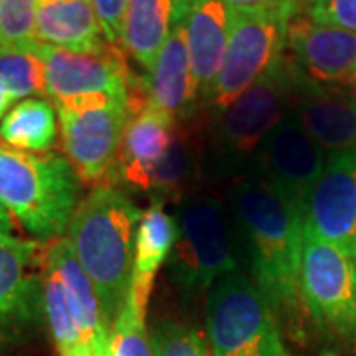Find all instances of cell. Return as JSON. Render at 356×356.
<instances>
[{"label":"cell","instance_id":"cell-35","mask_svg":"<svg viewBox=\"0 0 356 356\" xmlns=\"http://www.w3.org/2000/svg\"><path fill=\"white\" fill-rule=\"evenodd\" d=\"M13 216L0 206V232H8V234H13Z\"/></svg>","mask_w":356,"mask_h":356},{"label":"cell","instance_id":"cell-9","mask_svg":"<svg viewBox=\"0 0 356 356\" xmlns=\"http://www.w3.org/2000/svg\"><path fill=\"white\" fill-rule=\"evenodd\" d=\"M295 10H234L229 16L228 48L210 103L228 107L285 54L287 26Z\"/></svg>","mask_w":356,"mask_h":356},{"label":"cell","instance_id":"cell-4","mask_svg":"<svg viewBox=\"0 0 356 356\" xmlns=\"http://www.w3.org/2000/svg\"><path fill=\"white\" fill-rule=\"evenodd\" d=\"M293 65L283 54L238 99L216 111L206 154L212 177L250 175L261 140L289 113Z\"/></svg>","mask_w":356,"mask_h":356},{"label":"cell","instance_id":"cell-10","mask_svg":"<svg viewBox=\"0 0 356 356\" xmlns=\"http://www.w3.org/2000/svg\"><path fill=\"white\" fill-rule=\"evenodd\" d=\"M44 70H46V93L54 105L111 97L127 102L129 97L145 86V79H137L125 64L121 48L111 46L103 54H77L34 42Z\"/></svg>","mask_w":356,"mask_h":356},{"label":"cell","instance_id":"cell-22","mask_svg":"<svg viewBox=\"0 0 356 356\" xmlns=\"http://www.w3.org/2000/svg\"><path fill=\"white\" fill-rule=\"evenodd\" d=\"M175 8L177 0H129L121 46L147 72L170 32Z\"/></svg>","mask_w":356,"mask_h":356},{"label":"cell","instance_id":"cell-27","mask_svg":"<svg viewBox=\"0 0 356 356\" xmlns=\"http://www.w3.org/2000/svg\"><path fill=\"white\" fill-rule=\"evenodd\" d=\"M147 317H143L133 303L125 301L115 317L109 337L111 356H154L153 341L147 331Z\"/></svg>","mask_w":356,"mask_h":356},{"label":"cell","instance_id":"cell-12","mask_svg":"<svg viewBox=\"0 0 356 356\" xmlns=\"http://www.w3.org/2000/svg\"><path fill=\"white\" fill-rule=\"evenodd\" d=\"M305 228L356 259V149L329 154L303 204Z\"/></svg>","mask_w":356,"mask_h":356},{"label":"cell","instance_id":"cell-18","mask_svg":"<svg viewBox=\"0 0 356 356\" xmlns=\"http://www.w3.org/2000/svg\"><path fill=\"white\" fill-rule=\"evenodd\" d=\"M172 139L175 119L151 102L129 113L117 161V177L149 192L151 172L166 154Z\"/></svg>","mask_w":356,"mask_h":356},{"label":"cell","instance_id":"cell-16","mask_svg":"<svg viewBox=\"0 0 356 356\" xmlns=\"http://www.w3.org/2000/svg\"><path fill=\"white\" fill-rule=\"evenodd\" d=\"M177 6L184 20L198 102H210L228 48L232 8L222 0H177Z\"/></svg>","mask_w":356,"mask_h":356},{"label":"cell","instance_id":"cell-31","mask_svg":"<svg viewBox=\"0 0 356 356\" xmlns=\"http://www.w3.org/2000/svg\"><path fill=\"white\" fill-rule=\"evenodd\" d=\"M91 4H93V10H95L97 20H99L107 44L115 46V48H121L129 0H91Z\"/></svg>","mask_w":356,"mask_h":356},{"label":"cell","instance_id":"cell-24","mask_svg":"<svg viewBox=\"0 0 356 356\" xmlns=\"http://www.w3.org/2000/svg\"><path fill=\"white\" fill-rule=\"evenodd\" d=\"M0 83L14 99L44 97L46 70L30 46H0Z\"/></svg>","mask_w":356,"mask_h":356},{"label":"cell","instance_id":"cell-32","mask_svg":"<svg viewBox=\"0 0 356 356\" xmlns=\"http://www.w3.org/2000/svg\"><path fill=\"white\" fill-rule=\"evenodd\" d=\"M234 10H295L299 13L301 0H222Z\"/></svg>","mask_w":356,"mask_h":356},{"label":"cell","instance_id":"cell-19","mask_svg":"<svg viewBox=\"0 0 356 356\" xmlns=\"http://www.w3.org/2000/svg\"><path fill=\"white\" fill-rule=\"evenodd\" d=\"M44 261L50 264L60 275L72 315L76 318L77 329L81 334V343L89 346L95 356L109 355L111 327L105 321L93 283L83 271V267L79 266L67 240L65 238L51 240L44 252Z\"/></svg>","mask_w":356,"mask_h":356},{"label":"cell","instance_id":"cell-6","mask_svg":"<svg viewBox=\"0 0 356 356\" xmlns=\"http://www.w3.org/2000/svg\"><path fill=\"white\" fill-rule=\"evenodd\" d=\"M206 341L212 356H287L280 321L243 267L206 293Z\"/></svg>","mask_w":356,"mask_h":356},{"label":"cell","instance_id":"cell-14","mask_svg":"<svg viewBox=\"0 0 356 356\" xmlns=\"http://www.w3.org/2000/svg\"><path fill=\"white\" fill-rule=\"evenodd\" d=\"M289 113L327 156L356 149L355 107L334 86H321L307 79L295 65Z\"/></svg>","mask_w":356,"mask_h":356},{"label":"cell","instance_id":"cell-26","mask_svg":"<svg viewBox=\"0 0 356 356\" xmlns=\"http://www.w3.org/2000/svg\"><path fill=\"white\" fill-rule=\"evenodd\" d=\"M194 168H196V154L188 143V137L175 133V139L170 143L168 151L151 172L149 192H154L156 198L163 200L166 196L170 198L178 196L188 186Z\"/></svg>","mask_w":356,"mask_h":356},{"label":"cell","instance_id":"cell-5","mask_svg":"<svg viewBox=\"0 0 356 356\" xmlns=\"http://www.w3.org/2000/svg\"><path fill=\"white\" fill-rule=\"evenodd\" d=\"M177 240L168 255V275L184 295L208 293L226 273L243 267L228 208L212 196L178 204Z\"/></svg>","mask_w":356,"mask_h":356},{"label":"cell","instance_id":"cell-30","mask_svg":"<svg viewBox=\"0 0 356 356\" xmlns=\"http://www.w3.org/2000/svg\"><path fill=\"white\" fill-rule=\"evenodd\" d=\"M299 14L318 24L356 32V0H301Z\"/></svg>","mask_w":356,"mask_h":356},{"label":"cell","instance_id":"cell-13","mask_svg":"<svg viewBox=\"0 0 356 356\" xmlns=\"http://www.w3.org/2000/svg\"><path fill=\"white\" fill-rule=\"evenodd\" d=\"M285 54L295 70L321 86H343L356 77V32L318 24L295 14L287 26Z\"/></svg>","mask_w":356,"mask_h":356},{"label":"cell","instance_id":"cell-34","mask_svg":"<svg viewBox=\"0 0 356 356\" xmlns=\"http://www.w3.org/2000/svg\"><path fill=\"white\" fill-rule=\"evenodd\" d=\"M334 88L339 89L344 97H346V102L350 103V105H353V107L356 109V77L348 79V81H346V83H343V86H334Z\"/></svg>","mask_w":356,"mask_h":356},{"label":"cell","instance_id":"cell-8","mask_svg":"<svg viewBox=\"0 0 356 356\" xmlns=\"http://www.w3.org/2000/svg\"><path fill=\"white\" fill-rule=\"evenodd\" d=\"M301 301L317 327L356 337V259L303 228L299 271Z\"/></svg>","mask_w":356,"mask_h":356},{"label":"cell","instance_id":"cell-17","mask_svg":"<svg viewBox=\"0 0 356 356\" xmlns=\"http://www.w3.org/2000/svg\"><path fill=\"white\" fill-rule=\"evenodd\" d=\"M147 89L149 102L170 115L175 121L188 117L198 102V89L192 74L191 54L184 34V20L178 6L175 8L170 32L149 72Z\"/></svg>","mask_w":356,"mask_h":356},{"label":"cell","instance_id":"cell-23","mask_svg":"<svg viewBox=\"0 0 356 356\" xmlns=\"http://www.w3.org/2000/svg\"><path fill=\"white\" fill-rule=\"evenodd\" d=\"M58 131V111L44 97L22 99L0 121V139L28 153H50Z\"/></svg>","mask_w":356,"mask_h":356},{"label":"cell","instance_id":"cell-29","mask_svg":"<svg viewBox=\"0 0 356 356\" xmlns=\"http://www.w3.org/2000/svg\"><path fill=\"white\" fill-rule=\"evenodd\" d=\"M154 356H212L206 337L178 323H163L151 334Z\"/></svg>","mask_w":356,"mask_h":356},{"label":"cell","instance_id":"cell-20","mask_svg":"<svg viewBox=\"0 0 356 356\" xmlns=\"http://www.w3.org/2000/svg\"><path fill=\"white\" fill-rule=\"evenodd\" d=\"M177 240V222L165 210V200L154 198L149 208L143 212L135 236V255L129 283V301L147 317V307L154 287V277Z\"/></svg>","mask_w":356,"mask_h":356},{"label":"cell","instance_id":"cell-25","mask_svg":"<svg viewBox=\"0 0 356 356\" xmlns=\"http://www.w3.org/2000/svg\"><path fill=\"white\" fill-rule=\"evenodd\" d=\"M42 303H44V313L50 327L51 339L60 355L70 353L76 346L83 344L60 275L46 261H44V271H42Z\"/></svg>","mask_w":356,"mask_h":356},{"label":"cell","instance_id":"cell-36","mask_svg":"<svg viewBox=\"0 0 356 356\" xmlns=\"http://www.w3.org/2000/svg\"><path fill=\"white\" fill-rule=\"evenodd\" d=\"M60 356H95V355H93V350H91L89 346H86V344H79V346H76L74 350L64 353V355H60Z\"/></svg>","mask_w":356,"mask_h":356},{"label":"cell","instance_id":"cell-15","mask_svg":"<svg viewBox=\"0 0 356 356\" xmlns=\"http://www.w3.org/2000/svg\"><path fill=\"white\" fill-rule=\"evenodd\" d=\"M42 245L0 232V339L36 317L42 295Z\"/></svg>","mask_w":356,"mask_h":356},{"label":"cell","instance_id":"cell-2","mask_svg":"<svg viewBox=\"0 0 356 356\" xmlns=\"http://www.w3.org/2000/svg\"><path fill=\"white\" fill-rule=\"evenodd\" d=\"M140 216L127 192L99 184L79 200L65 229V240L93 283L109 327L129 297Z\"/></svg>","mask_w":356,"mask_h":356},{"label":"cell","instance_id":"cell-21","mask_svg":"<svg viewBox=\"0 0 356 356\" xmlns=\"http://www.w3.org/2000/svg\"><path fill=\"white\" fill-rule=\"evenodd\" d=\"M36 42L77 54L111 48L91 0H36Z\"/></svg>","mask_w":356,"mask_h":356},{"label":"cell","instance_id":"cell-28","mask_svg":"<svg viewBox=\"0 0 356 356\" xmlns=\"http://www.w3.org/2000/svg\"><path fill=\"white\" fill-rule=\"evenodd\" d=\"M36 42V0H0V46Z\"/></svg>","mask_w":356,"mask_h":356},{"label":"cell","instance_id":"cell-3","mask_svg":"<svg viewBox=\"0 0 356 356\" xmlns=\"http://www.w3.org/2000/svg\"><path fill=\"white\" fill-rule=\"evenodd\" d=\"M81 182L64 154L28 153L0 139V206L38 240H58L79 204Z\"/></svg>","mask_w":356,"mask_h":356},{"label":"cell","instance_id":"cell-37","mask_svg":"<svg viewBox=\"0 0 356 356\" xmlns=\"http://www.w3.org/2000/svg\"><path fill=\"white\" fill-rule=\"evenodd\" d=\"M107 356H111V350H109V355H107Z\"/></svg>","mask_w":356,"mask_h":356},{"label":"cell","instance_id":"cell-1","mask_svg":"<svg viewBox=\"0 0 356 356\" xmlns=\"http://www.w3.org/2000/svg\"><path fill=\"white\" fill-rule=\"evenodd\" d=\"M228 214L243 269L264 293L277 321L301 323L299 271L303 252V210L257 175H245L228 194Z\"/></svg>","mask_w":356,"mask_h":356},{"label":"cell","instance_id":"cell-7","mask_svg":"<svg viewBox=\"0 0 356 356\" xmlns=\"http://www.w3.org/2000/svg\"><path fill=\"white\" fill-rule=\"evenodd\" d=\"M64 156L86 186L113 184L129 105L111 97L54 105Z\"/></svg>","mask_w":356,"mask_h":356},{"label":"cell","instance_id":"cell-11","mask_svg":"<svg viewBox=\"0 0 356 356\" xmlns=\"http://www.w3.org/2000/svg\"><path fill=\"white\" fill-rule=\"evenodd\" d=\"M327 154L287 113L267 133L254 156L250 175L264 178L283 198L303 210L309 192L321 177Z\"/></svg>","mask_w":356,"mask_h":356},{"label":"cell","instance_id":"cell-33","mask_svg":"<svg viewBox=\"0 0 356 356\" xmlns=\"http://www.w3.org/2000/svg\"><path fill=\"white\" fill-rule=\"evenodd\" d=\"M14 102H16V99H14L13 95H10V93L6 91V88H4V86L0 83V121H2V119L6 117V113H8V111L13 109Z\"/></svg>","mask_w":356,"mask_h":356},{"label":"cell","instance_id":"cell-38","mask_svg":"<svg viewBox=\"0 0 356 356\" xmlns=\"http://www.w3.org/2000/svg\"><path fill=\"white\" fill-rule=\"evenodd\" d=\"M327 356H332V355H327Z\"/></svg>","mask_w":356,"mask_h":356}]
</instances>
